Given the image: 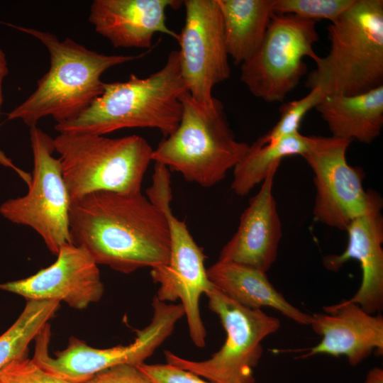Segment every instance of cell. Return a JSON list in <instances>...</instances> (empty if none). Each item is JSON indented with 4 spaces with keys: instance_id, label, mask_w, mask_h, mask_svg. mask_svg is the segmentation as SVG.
Returning a JSON list of instances; mask_svg holds the SVG:
<instances>
[{
    "instance_id": "1",
    "label": "cell",
    "mask_w": 383,
    "mask_h": 383,
    "mask_svg": "<svg viewBox=\"0 0 383 383\" xmlns=\"http://www.w3.org/2000/svg\"><path fill=\"white\" fill-rule=\"evenodd\" d=\"M70 232L99 265L129 274L167 264L170 235L164 212L141 192H96L71 201Z\"/></svg>"
},
{
    "instance_id": "2",
    "label": "cell",
    "mask_w": 383,
    "mask_h": 383,
    "mask_svg": "<svg viewBox=\"0 0 383 383\" xmlns=\"http://www.w3.org/2000/svg\"><path fill=\"white\" fill-rule=\"evenodd\" d=\"M6 24L38 39L50 55V68L38 79L35 89L7 113L8 121L20 120L29 128L47 116L56 123L75 118L102 94L105 72L146 54L100 53L70 38L60 40L49 31Z\"/></svg>"
},
{
    "instance_id": "3",
    "label": "cell",
    "mask_w": 383,
    "mask_h": 383,
    "mask_svg": "<svg viewBox=\"0 0 383 383\" xmlns=\"http://www.w3.org/2000/svg\"><path fill=\"white\" fill-rule=\"evenodd\" d=\"M188 91L182 78L178 50L146 77L131 74L124 82H105L102 94L75 118L56 123L60 133L104 135L134 128L159 130L164 138L178 127L182 95Z\"/></svg>"
},
{
    "instance_id": "4",
    "label": "cell",
    "mask_w": 383,
    "mask_h": 383,
    "mask_svg": "<svg viewBox=\"0 0 383 383\" xmlns=\"http://www.w3.org/2000/svg\"><path fill=\"white\" fill-rule=\"evenodd\" d=\"M331 45L306 87L323 96L356 95L383 86V1L355 0L328 28Z\"/></svg>"
},
{
    "instance_id": "5",
    "label": "cell",
    "mask_w": 383,
    "mask_h": 383,
    "mask_svg": "<svg viewBox=\"0 0 383 383\" xmlns=\"http://www.w3.org/2000/svg\"><path fill=\"white\" fill-rule=\"evenodd\" d=\"M181 101L179 126L153 149L152 161L180 173L188 182L213 187L243 159L250 145L236 140L218 99L204 106L187 91Z\"/></svg>"
},
{
    "instance_id": "6",
    "label": "cell",
    "mask_w": 383,
    "mask_h": 383,
    "mask_svg": "<svg viewBox=\"0 0 383 383\" xmlns=\"http://www.w3.org/2000/svg\"><path fill=\"white\" fill-rule=\"evenodd\" d=\"M53 142L71 201L96 192H141L153 151L143 137L60 133Z\"/></svg>"
},
{
    "instance_id": "7",
    "label": "cell",
    "mask_w": 383,
    "mask_h": 383,
    "mask_svg": "<svg viewBox=\"0 0 383 383\" xmlns=\"http://www.w3.org/2000/svg\"><path fill=\"white\" fill-rule=\"evenodd\" d=\"M205 294L209 308L218 315L226 331L225 343L203 361L189 360L165 350L167 363L213 383H255L253 368L262 355V341L279 330L280 321L262 309L240 304L213 285Z\"/></svg>"
},
{
    "instance_id": "8",
    "label": "cell",
    "mask_w": 383,
    "mask_h": 383,
    "mask_svg": "<svg viewBox=\"0 0 383 383\" xmlns=\"http://www.w3.org/2000/svg\"><path fill=\"white\" fill-rule=\"evenodd\" d=\"M146 193L150 201L164 212L170 235L167 264L151 269L152 280L160 285L155 296L162 301L181 300L190 338L196 346L203 348L206 332L200 315L199 300L213 286L204 265L205 255L185 222L172 211L170 174L155 172Z\"/></svg>"
},
{
    "instance_id": "9",
    "label": "cell",
    "mask_w": 383,
    "mask_h": 383,
    "mask_svg": "<svg viewBox=\"0 0 383 383\" xmlns=\"http://www.w3.org/2000/svg\"><path fill=\"white\" fill-rule=\"evenodd\" d=\"M153 316L148 326L137 331L134 342L105 349L92 348L71 337L67 347L49 355L50 326L38 334L32 360L49 373L72 383H87L98 373L123 365H139L153 354L171 335L177 322L184 316L181 304L152 299Z\"/></svg>"
},
{
    "instance_id": "10",
    "label": "cell",
    "mask_w": 383,
    "mask_h": 383,
    "mask_svg": "<svg viewBox=\"0 0 383 383\" xmlns=\"http://www.w3.org/2000/svg\"><path fill=\"white\" fill-rule=\"evenodd\" d=\"M33 169L28 190L23 196L0 205V214L13 223L28 226L57 255L65 244L72 243L70 232L71 199L62 176L53 138L37 126L29 130Z\"/></svg>"
},
{
    "instance_id": "11",
    "label": "cell",
    "mask_w": 383,
    "mask_h": 383,
    "mask_svg": "<svg viewBox=\"0 0 383 383\" xmlns=\"http://www.w3.org/2000/svg\"><path fill=\"white\" fill-rule=\"evenodd\" d=\"M315 21L274 13L255 54L240 67V80L251 94L266 102H281L307 72L305 57L318 56Z\"/></svg>"
},
{
    "instance_id": "12",
    "label": "cell",
    "mask_w": 383,
    "mask_h": 383,
    "mask_svg": "<svg viewBox=\"0 0 383 383\" xmlns=\"http://www.w3.org/2000/svg\"><path fill=\"white\" fill-rule=\"evenodd\" d=\"M351 142L333 136H310L309 148L301 156L314 174V219L341 231L367 212L374 192L363 187V170L347 162Z\"/></svg>"
},
{
    "instance_id": "13",
    "label": "cell",
    "mask_w": 383,
    "mask_h": 383,
    "mask_svg": "<svg viewBox=\"0 0 383 383\" xmlns=\"http://www.w3.org/2000/svg\"><path fill=\"white\" fill-rule=\"evenodd\" d=\"M184 24L178 43L182 78L191 96L210 106L213 88L231 74L217 0H186Z\"/></svg>"
},
{
    "instance_id": "14",
    "label": "cell",
    "mask_w": 383,
    "mask_h": 383,
    "mask_svg": "<svg viewBox=\"0 0 383 383\" xmlns=\"http://www.w3.org/2000/svg\"><path fill=\"white\" fill-rule=\"evenodd\" d=\"M50 266L23 279L0 283V289L29 300L64 301L84 309L99 301L104 288L98 265L82 247L62 245Z\"/></svg>"
},
{
    "instance_id": "15",
    "label": "cell",
    "mask_w": 383,
    "mask_h": 383,
    "mask_svg": "<svg viewBox=\"0 0 383 383\" xmlns=\"http://www.w3.org/2000/svg\"><path fill=\"white\" fill-rule=\"evenodd\" d=\"M323 313L311 315L309 326L322 337L315 346L300 358L320 354L348 358L352 366H356L374 351L383 353V317L366 312L358 304L343 300L340 303L323 306Z\"/></svg>"
},
{
    "instance_id": "16",
    "label": "cell",
    "mask_w": 383,
    "mask_h": 383,
    "mask_svg": "<svg viewBox=\"0 0 383 383\" xmlns=\"http://www.w3.org/2000/svg\"><path fill=\"white\" fill-rule=\"evenodd\" d=\"M274 166L242 213L237 231L220 252L218 261L236 263L267 273L275 262L282 235L272 193Z\"/></svg>"
},
{
    "instance_id": "17",
    "label": "cell",
    "mask_w": 383,
    "mask_h": 383,
    "mask_svg": "<svg viewBox=\"0 0 383 383\" xmlns=\"http://www.w3.org/2000/svg\"><path fill=\"white\" fill-rule=\"evenodd\" d=\"M382 199L374 191L369 209L348 226V242L340 255L323 257V265L330 271H338L346 262H359L362 281L355 294L347 301L358 304L366 312L374 314L383 308V217Z\"/></svg>"
},
{
    "instance_id": "18",
    "label": "cell",
    "mask_w": 383,
    "mask_h": 383,
    "mask_svg": "<svg viewBox=\"0 0 383 383\" xmlns=\"http://www.w3.org/2000/svg\"><path fill=\"white\" fill-rule=\"evenodd\" d=\"M178 0H94L89 21L95 31L116 48H150L155 33L176 40L179 34L166 24V10L177 9Z\"/></svg>"
},
{
    "instance_id": "19",
    "label": "cell",
    "mask_w": 383,
    "mask_h": 383,
    "mask_svg": "<svg viewBox=\"0 0 383 383\" xmlns=\"http://www.w3.org/2000/svg\"><path fill=\"white\" fill-rule=\"evenodd\" d=\"M206 270L212 284L240 304L251 309H274L299 324L310 325L311 315L288 302L271 284L266 273L248 266L220 261Z\"/></svg>"
},
{
    "instance_id": "20",
    "label": "cell",
    "mask_w": 383,
    "mask_h": 383,
    "mask_svg": "<svg viewBox=\"0 0 383 383\" xmlns=\"http://www.w3.org/2000/svg\"><path fill=\"white\" fill-rule=\"evenodd\" d=\"M315 108L331 136L369 144L383 126V86L356 95H326Z\"/></svg>"
},
{
    "instance_id": "21",
    "label": "cell",
    "mask_w": 383,
    "mask_h": 383,
    "mask_svg": "<svg viewBox=\"0 0 383 383\" xmlns=\"http://www.w3.org/2000/svg\"><path fill=\"white\" fill-rule=\"evenodd\" d=\"M225 43L235 65L248 60L260 46L274 13V0H217Z\"/></svg>"
},
{
    "instance_id": "22",
    "label": "cell",
    "mask_w": 383,
    "mask_h": 383,
    "mask_svg": "<svg viewBox=\"0 0 383 383\" xmlns=\"http://www.w3.org/2000/svg\"><path fill=\"white\" fill-rule=\"evenodd\" d=\"M309 143L310 136L298 132L271 143L250 145L247 153L233 168L232 190L238 196L247 195L262 182L272 167L280 165L282 159L295 155L302 156Z\"/></svg>"
},
{
    "instance_id": "23",
    "label": "cell",
    "mask_w": 383,
    "mask_h": 383,
    "mask_svg": "<svg viewBox=\"0 0 383 383\" xmlns=\"http://www.w3.org/2000/svg\"><path fill=\"white\" fill-rule=\"evenodd\" d=\"M60 303L27 301L18 318L0 335V370L14 360L28 357L29 344L54 317Z\"/></svg>"
},
{
    "instance_id": "24",
    "label": "cell",
    "mask_w": 383,
    "mask_h": 383,
    "mask_svg": "<svg viewBox=\"0 0 383 383\" xmlns=\"http://www.w3.org/2000/svg\"><path fill=\"white\" fill-rule=\"evenodd\" d=\"M319 89H311L304 97L284 103L279 107L280 118L274 126L253 143L262 145L275 142L299 132V128L305 115L322 99Z\"/></svg>"
},
{
    "instance_id": "25",
    "label": "cell",
    "mask_w": 383,
    "mask_h": 383,
    "mask_svg": "<svg viewBox=\"0 0 383 383\" xmlns=\"http://www.w3.org/2000/svg\"><path fill=\"white\" fill-rule=\"evenodd\" d=\"M355 0H274L276 13L294 14L303 18L315 21H336Z\"/></svg>"
},
{
    "instance_id": "26",
    "label": "cell",
    "mask_w": 383,
    "mask_h": 383,
    "mask_svg": "<svg viewBox=\"0 0 383 383\" xmlns=\"http://www.w3.org/2000/svg\"><path fill=\"white\" fill-rule=\"evenodd\" d=\"M1 383H72L45 371L27 357L14 360L0 370Z\"/></svg>"
},
{
    "instance_id": "27",
    "label": "cell",
    "mask_w": 383,
    "mask_h": 383,
    "mask_svg": "<svg viewBox=\"0 0 383 383\" xmlns=\"http://www.w3.org/2000/svg\"><path fill=\"white\" fill-rule=\"evenodd\" d=\"M137 367L153 383H213L168 363L148 365L143 362Z\"/></svg>"
},
{
    "instance_id": "28",
    "label": "cell",
    "mask_w": 383,
    "mask_h": 383,
    "mask_svg": "<svg viewBox=\"0 0 383 383\" xmlns=\"http://www.w3.org/2000/svg\"><path fill=\"white\" fill-rule=\"evenodd\" d=\"M87 383H153L135 365L123 364L106 369Z\"/></svg>"
},
{
    "instance_id": "29",
    "label": "cell",
    "mask_w": 383,
    "mask_h": 383,
    "mask_svg": "<svg viewBox=\"0 0 383 383\" xmlns=\"http://www.w3.org/2000/svg\"><path fill=\"white\" fill-rule=\"evenodd\" d=\"M9 72L6 54L0 47V109L3 103V82ZM0 165L12 169L22 179H25L28 176V173L16 167L1 150H0Z\"/></svg>"
},
{
    "instance_id": "30",
    "label": "cell",
    "mask_w": 383,
    "mask_h": 383,
    "mask_svg": "<svg viewBox=\"0 0 383 383\" xmlns=\"http://www.w3.org/2000/svg\"><path fill=\"white\" fill-rule=\"evenodd\" d=\"M364 383H383V370L381 367H373L367 374Z\"/></svg>"
},
{
    "instance_id": "31",
    "label": "cell",
    "mask_w": 383,
    "mask_h": 383,
    "mask_svg": "<svg viewBox=\"0 0 383 383\" xmlns=\"http://www.w3.org/2000/svg\"><path fill=\"white\" fill-rule=\"evenodd\" d=\"M0 383H1V382H0Z\"/></svg>"
}]
</instances>
